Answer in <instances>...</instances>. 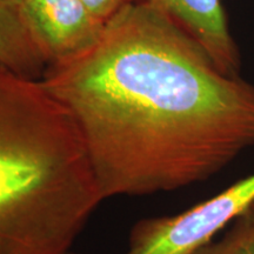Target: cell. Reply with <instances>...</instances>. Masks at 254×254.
Wrapping results in <instances>:
<instances>
[{"instance_id": "cell-10", "label": "cell", "mask_w": 254, "mask_h": 254, "mask_svg": "<svg viewBox=\"0 0 254 254\" xmlns=\"http://www.w3.org/2000/svg\"><path fill=\"white\" fill-rule=\"evenodd\" d=\"M66 254H80V253H78V252H74V251H69V252H67Z\"/></svg>"}, {"instance_id": "cell-8", "label": "cell", "mask_w": 254, "mask_h": 254, "mask_svg": "<svg viewBox=\"0 0 254 254\" xmlns=\"http://www.w3.org/2000/svg\"><path fill=\"white\" fill-rule=\"evenodd\" d=\"M81 1L95 17L103 21H107L126 2L131 0H81Z\"/></svg>"}, {"instance_id": "cell-3", "label": "cell", "mask_w": 254, "mask_h": 254, "mask_svg": "<svg viewBox=\"0 0 254 254\" xmlns=\"http://www.w3.org/2000/svg\"><path fill=\"white\" fill-rule=\"evenodd\" d=\"M254 202V173L172 215L140 219L123 254H195Z\"/></svg>"}, {"instance_id": "cell-1", "label": "cell", "mask_w": 254, "mask_h": 254, "mask_svg": "<svg viewBox=\"0 0 254 254\" xmlns=\"http://www.w3.org/2000/svg\"><path fill=\"white\" fill-rule=\"evenodd\" d=\"M40 81L77 125L103 200L205 183L254 147V85L140 2Z\"/></svg>"}, {"instance_id": "cell-6", "label": "cell", "mask_w": 254, "mask_h": 254, "mask_svg": "<svg viewBox=\"0 0 254 254\" xmlns=\"http://www.w3.org/2000/svg\"><path fill=\"white\" fill-rule=\"evenodd\" d=\"M0 64L23 77L37 79L49 62L32 38L20 8L0 0Z\"/></svg>"}, {"instance_id": "cell-2", "label": "cell", "mask_w": 254, "mask_h": 254, "mask_svg": "<svg viewBox=\"0 0 254 254\" xmlns=\"http://www.w3.org/2000/svg\"><path fill=\"white\" fill-rule=\"evenodd\" d=\"M101 201L68 111L0 64V254H66Z\"/></svg>"}, {"instance_id": "cell-5", "label": "cell", "mask_w": 254, "mask_h": 254, "mask_svg": "<svg viewBox=\"0 0 254 254\" xmlns=\"http://www.w3.org/2000/svg\"><path fill=\"white\" fill-rule=\"evenodd\" d=\"M161 14L201 47L217 67L239 75L240 53L228 28L221 0H131Z\"/></svg>"}, {"instance_id": "cell-4", "label": "cell", "mask_w": 254, "mask_h": 254, "mask_svg": "<svg viewBox=\"0 0 254 254\" xmlns=\"http://www.w3.org/2000/svg\"><path fill=\"white\" fill-rule=\"evenodd\" d=\"M19 8L49 64L92 45L106 23L95 17L81 0H24Z\"/></svg>"}, {"instance_id": "cell-7", "label": "cell", "mask_w": 254, "mask_h": 254, "mask_svg": "<svg viewBox=\"0 0 254 254\" xmlns=\"http://www.w3.org/2000/svg\"><path fill=\"white\" fill-rule=\"evenodd\" d=\"M195 254H254V202Z\"/></svg>"}, {"instance_id": "cell-9", "label": "cell", "mask_w": 254, "mask_h": 254, "mask_svg": "<svg viewBox=\"0 0 254 254\" xmlns=\"http://www.w3.org/2000/svg\"><path fill=\"white\" fill-rule=\"evenodd\" d=\"M5 1L13 6H17V7H20V5L23 4L24 0H5Z\"/></svg>"}]
</instances>
